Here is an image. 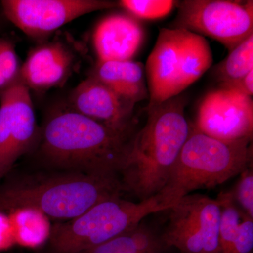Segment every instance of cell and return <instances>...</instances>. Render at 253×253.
Wrapping results in <instances>:
<instances>
[{
  "instance_id": "obj_1",
  "label": "cell",
  "mask_w": 253,
  "mask_h": 253,
  "mask_svg": "<svg viewBox=\"0 0 253 253\" xmlns=\"http://www.w3.org/2000/svg\"><path fill=\"white\" fill-rule=\"evenodd\" d=\"M187 99L183 94L146 107L147 121L134 133L118 173L123 191L139 201L159 194L189 136Z\"/></svg>"
},
{
  "instance_id": "obj_2",
  "label": "cell",
  "mask_w": 253,
  "mask_h": 253,
  "mask_svg": "<svg viewBox=\"0 0 253 253\" xmlns=\"http://www.w3.org/2000/svg\"><path fill=\"white\" fill-rule=\"evenodd\" d=\"M134 134L133 129L118 130L71 109L63 110L46 121L41 151L58 168L87 174L118 175Z\"/></svg>"
},
{
  "instance_id": "obj_3",
  "label": "cell",
  "mask_w": 253,
  "mask_h": 253,
  "mask_svg": "<svg viewBox=\"0 0 253 253\" xmlns=\"http://www.w3.org/2000/svg\"><path fill=\"white\" fill-rule=\"evenodd\" d=\"M252 140H220L190 123L189 136L159 194L175 204L196 190L213 188L239 175L253 166Z\"/></svg>"
},
{
  "instance_id": "obj_4",
  "label": "cell",
  "mask_w": 253,
  "mask_h": 253,
  "mask_svg": "<svg viewBox=\"0 0 253 253\" xmlns=\"http://www.w3.org/2000/svg\"><path fill=\"white\" fill-rule=\"evenodd\" d=\"M123 188L117 174L73 173L0 188V210L29 207L49 219L68 221L104 200L120 197Z\"/></svg>"
},
{
  "instance_id": "obj_5",
  "label": "cell",
  "mask_w": 253,
  "mask_h": 253,
  "mask_svg": "<svg viewBox=\"0 0 253 253\" xmlns=\"http://www.w3.org/2000/svg\"><path fill=\"white\" fill-rule=\"evenodd\" d=\"M161 194L135 203L120 197L104 200L71 220L52 225L49 240L55 253H83L122 235L146 216L173 206Z\"/></svg>"
},
{
  "instance_id": "obj_6",
  "label": "cell",
  "mask_w": 253,
  "mask_h": 253,
  "mask_svg": "<svg viewBox=\"0 0 253 253\" xmlns=\"http://www.w3.org/2000/svg\"><path fill=\"white\" fill-rule=\"evenodd\" d=\"M212 63V50L204 36L162 28L145 66L149 99L146 107L181 94Z\"/></svg>"
},
{
  "instance_id": "obj_7",
  "label": "cell",
  "mask_w": 253,
  "mask_h": 253,
  "mask_svg": "<svg viewBox=\"0 0 253 253\" xmlns=\"http://www.w3.org/2000/svg\"><path fill=\"white\" fill-rule=\"evenodd\" d=\"M171 24L220 42L229 52L253 34V1L184 0Z\"/></svg>"
},
{
  "instance_id": "obj_8",
  "label": "cell",
  "mask_w": 253,
  "mask_h": 253,
  "mask_svg": "<svg viewBox=\"0 0 253 253\" xmlns=\"http://www.w3.org/2000/svg\"><path fill=\"white\" fill-rule=\"evenodd\" d=\"M222 200L187 194L168 209V221L160 237L163 246L180 253H220L219 242Z\"/></svg>"
},
{
  "instance_id": "obj_9",
  "label": "cell",
  "mask_w": 253,
  "mask_h": 253,
  "mask_svg": "<svg viewBox=\"0 0 253 253\" xmlns=\"http://www.w3.org/2000/svg\"><path fill=\"white\" fill-rule=\"evenodd\" d=\"M1 4L6 17L35 38L47 36L83 15L118 6L106 0H4Z\"/></svg>"
},
{
  "instance_id": "obj_10",
  "label": "cell",
  "mask_w": 253,
  "mask_h": 253,
  "mask_svg": "<svg viewBox=\"0 0 253 253\" xmlns=\"http://www.w3.org/2000/svg\"><path fill=\"white\" fill-rule=\"evenodd\" d=\"M36 118L30 89L18 81L1 91L0 179L29 151L36 139Z\"/></svg>"
},
{
  "instance_id": "obj_11",
  "label": "cell",
  "mask_w": 253,
  "mask_h": 253,
  "mask_svg": "<svg viewBox=\"0 0 253 253\" xmlns=\"http://www.w3.org/2000/svg\"><path fill=\"white\" fill-rule=\"evenodd\" d=\"M194 126L220 140L253 139L252 97L220 87L209 91L200 104Z\"/></svg>"
},
{
  "instance_id": "obj_12",
  "label": "cell",
  "mask_w": 253,
  "mask_h": 253,
  "mask_svg": "<svg viewBox=\"0 0 253 253\" xmlns=\"http://www.w3.org/2000/svg\"><path fill=\"white\" fill-rule=\"evenodd\" d=\"M71 109L118 130H132L135 104L123 99L97 80L89 76L80 83L70 96Z\"/></svg>"
},
{
  "instance_id": "obj_13",
  "label": "cell",
  "mask_w": 253,
  "mask_h": 253,
  "mask_svg": "<svg viewBox=\"0 0 253 253\" xmlns=\"http://www.w3.org/2000/svg\"><path fill=\"white\" fill-rule=\"evenodd\" d=\"M144 31L136 18L113 14L103 18L93 33L98 61H132L144 42Z\"/></svg>"
},
{
  "instance_id": "obj_14",
  "label": "cell",
  "mask_w": 253,
  "mask_h": 253,
  "mask_svg": "<svg viewBox=\"0 0 253 253\" xmlns=\"http://www.w3.org/2000/svg\"><path fill=\"white\" fill-rule=\"evenodd\" d=\"M72 53L61 42L38 46L21 66L19 81L28 89L46 90L62 84L72 69Z\"/></svg>"
},
{
  "instance_id": "obj_15",
  "label": "cell",
  "mask_w": 253,
  "mask_h": 253,
  "mask_svg": "<svg viewBox=\"0 0 253 253\" xmlns=\"http://www.w3.org/2000/svg\"><path fill=\"white\" fill-rule=\"evenodd\" d=\"M91 76L133 104L149 99L145 66L140 62L98 61Z\"/></svg>"
},
{
  "instance_id": "obj_16",
  "label": "cell",
  "mask_w": 253,
  "mask_h": 253,
  "mask_svg": "<svg viewBox=\"0 0 253 253\" xmlns=\"http://www.w3.org/2000/svg\"><path fill=\"white\" fill-rule=\"evenodd\" d=\"M219 196L222 200L219 229L220 253H253V218L236 206L231 192Z\"/></svg>"
},
{
  "instance_id": "obj_17",
  "label": "cell",
  "mask_w": 253,
  "mask_h": 253,
  "mask_svg": "<svg viewBox=\"0 0 253 253\" xmlns=\"http://www.w3.org/2000/svg\"><path fill=\"white\" fill-rule=\"evenodd\" d=\"M6 212L12 225L16 245L36 249L49 241L52 225L44 213L29 207L12 208Z\"/></svg>"
},
{
  "instance_id": "obj_18",
  "label": "cell",
  "mask_w": 253,
  "mask_h": 253,
  "mask_svg": "<svg viewBox=\"0 0 253 253\" xmlns=\"http://www.w3.org/2000/svg\"><path fill=\"white\" fill-rule=\"evenodd\" d=\"M160 237L140 224L128 232L83 253H161Z\"/></svg>"
},
{
  "instance_id": "obj_19",
  "label": "cell",
  "mask_w": 253,
  "mask_h": 253,
  "mask_svg": "<svg viewBox=\"0 0 253 253\" xmlns=\"http://www.w3.org/2000/svg\"><path fill=\"white\" fill-rule=\"evenodd\" d=\"M253 71V34L239 44L214 70L219 84L237 81Z\"/></svg>"
},
{
  "instance_id": "obj_20",
  "label": "cell",
  "mask_w": 253,
  "mask_h": 253,
  "mask_svg": "<svg viewBox=\"0 0 253 253\" xmlns=\"http://www.w3.org/2000/svg\"><path fill=\"white\" fill-rule=\"evenodd\" d=\"M177 1L172 0H121L118 6L137 19L155 20L168 16Z\"/></svg>"
},
{
  "instance_id": "obj_21",
  "label": "cell",
  "mask_w": 253,
  "mask_h": 253,
  "mask_svg": "<svg viewBox=\"0 0 253 253\" xmlns=\"http://www.w3.org/2000/svg\"><path fill=\"white\" fill-rule=\"evenodd\" d=\"M21 67L13 43L0 38V91L19 81Z\"/></svg>"
},
{
  "instance_id": "obj_22",
  "label": "cell",
  "mask_w": 253,
  "mask_h": 253,
  "mask_svg": "<svg viewBox=\"0 0 253 253\" xmlns=\"http://www.w3.org/2000/svg\"><path fill=\"white\" fill-rule=\"evenodd\" d=\"M234 201L249 217L253 219V166L240 174V179L234 192Z\"/></svg>"
},
{
  "instance_id": "obj_23",
  "label": "cell",
  "mask_w": 253,
  "mask_h": 253,
  "mask_svg": "<svg viewBox=\"0 0 253 253\" xmlns=\"http://www.w3.org/2000/svg\"><path fill=\"white\" fill-rule=\"evenodd\" d=\"M16 245L9 215L6 211L0 210V252L7 251Z\"/></svg>"
},
{
  "instance_id": "obj_24",
  "label": "cell",
  "mask_w": 253,
  "mask_h": 253,
  "mask_svg": "<svg viewBox=\"0 0 253 253\" xmlns=\"http://www.w3.org/2000/svg\"><path fill=\"white\" fill-rule=\"evenodd\" d=\"M219 87L237 91L242 93L243 94L252 97L253 94V71H251L245 77L237 80V81L220 84Z\"/></svg>"
},
{
  "instance_id": "obj_25",
  "label": "cell",
  "mask_w": 253,
  "mask_h": 253,
  "mask_svg": "<svg viewBox=\"0 0 253 253\" xmlns=\"http://www.w3.org/2000/svg\"></svg>"
}]
</instances>
